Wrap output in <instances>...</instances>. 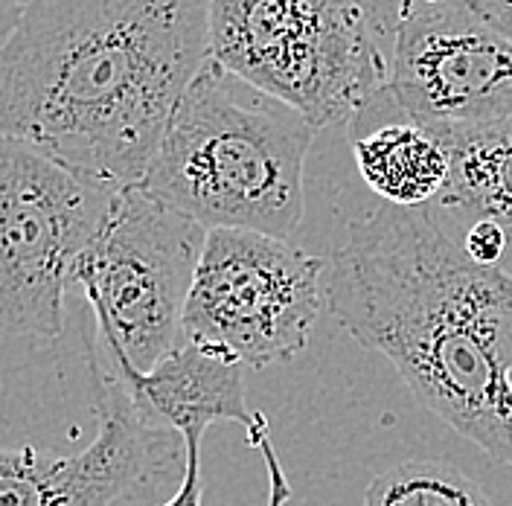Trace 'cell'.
Returning <instances> with one entry per match:
<instances>
[{
    "instance_id": "obj_1",
    "label": "cell",
    "mask_w": 512,
    "mask_h": 506,
    "mask_svg": "<svg viewBox=\"0 0 512 506\" xmlns=\"http://www.w3.org/2000/svg\"><path fill=\"white\" fill-rule=\"evenodd\" d=\"M210 59V0H35L0 44V140L143 184Z\"/></svg>"
},
{
    "instance_id": "obj_2",
    "label": "cell",
    "mask_w": 512,
    "mask_h": 506,
    "mask_svg": "<svg viewBox=\"0 0 512 506\" xmlns=\"http://www.w3.org/2000/svg\"><path fill=\"white\" fill-rule=\"evenodd\" d=\"M326 303L422 408L512 466V277L478 265L434 207L384 204L352 222Z\"/></svg>"
},
{
    "instance_id": "obj_3",
    "label": "cell",
    "mask_w": 512,
    "mask_h": 506,
    "mask_svg": "<svg viewBox=\"0 0 512 506\" xmlns=\"http://www.w3.org/2000/svg\"><path fill=\"white\" fill-rule=\"evenodd\" d=\"M315 126L207 59L175 105L143 190L204 230L288 239L306 207Z\"/></svg>"
},
{
    "instance_id": "obj_4",
    "label": "cell",
    "mask_w": 512,
    "mask_h": 506,
    "mask_svg": "<svg viewBox=\"0 0 512 506\" xmlns=\"http://www.w3.org/2000/svg\"><path fill=\"white\" fill-rule=\"evenodd\" d=\"M210 59L315 131L355 126L387 94V56L358 0H210Z\"/></svg>"
},
{
    "instance_id": "obj_5",
    "label": "cell",
    "mask_w": 512,
    "mask_h": 506,
    "mask_svg": "<svg viewBox=\"0 0 512 506\" xmlns=\"http://www.w3.org/2000/svg\"><path fill=\"white\" fill-rule=\"evenodd\" d=\"M207 230L137 187L117 192L108 219L73 268L96 320V364L149 373L184 344V312Z\"/></svg>"
},
{
    "instance_id": "obj_6",
    "label": "cell",
    "mask_w": 512,
    "mask_h": 506,
    "mask_svg": "<svg viewBox=\"0 0 512 506\" xmlns=\"http://www.w3.org/2000/svg\"><path fill=\"white\" fill-rule=\"evenodd\" d=\"M326 262L288 239L251 230H207L184 341L262 370L309 344L323 303Z\"/></svg>"
},
{
    "instance_id": "obj_7",
    "label": "cell",
    "mask_w": 512,
    "mask_h": 506,
    "mask_svg": "<svg viewBox=\"0 0 512 506\" xmlns=\"http://www.w3.org/2000/svg\"><path fill=\"white\" fill-rule=\"evenodd\" d=\"M120 190L0 140V332L62 335L73 268Z\"/></svg>"
},
{
    "instance_id": "obj_8",
    "label": "cell",
    "mask_w": 512,
    "mask_h": 506,
    "mask_svg": "<svg viewBox=\"0 0 512 506\" xmlns=\"http://www.w3.org/2000/svg\"><path fill=\"white\" fill-rule=\"evenodd\" d=\"M387 94L425 128H486L512 117V41L466 0H399Z\"/></svg>"
},
{
    "instance_id": "obj_9",
    "label": "cell",
    "mask_w": 512,
    "mask_h": 506,
    "mask_svg": "<svg viewBox=\"0 0 512 506\" xmlns=\"http://www.w3.org/2000/svg\"><path fill=\"white\" fill-rule=\"evenodd\" d=\"M96 440L79 454L0 451V506H117L155 489L187 460L184 437L146 422L128 393L96 370Z\"/></svg>"
},
{
    "instance_id": "obj_10",
    "label": "cell",
    "mask_w": 512,
    "mask_h": 506,
    "mask_svg": "<svg viewBox=\"0 0 512 506\" xmlns=\"http://www.w3.org/2000/svg\"><path fill=\"white\" fill-rule=\"evenodd\" d=\"M94 370L111 376L140 416L158 428H169L184 437V443H201L204 431L216 422H239L248 445L262 454L268 469V506H286L291 498L283 463L274 451L268 419L254 411L245 399V367L227 358L210 355L190 341L175 347L149 373L108 370L94 361Z\"/></svg>"
},
{
    "instance_id": "obj_11",
    "label": "cell",
    "mask_w": 512,
    "mask_h": 506,
    "mask_svg": "<svg viewBox=\"0 0 512 506\" xmlns=\"http://www.w3.org/2000/svg\"><path fill=\"white\" fill-rule=\"evenodd\" d=\"M352 158L361 181L384 204L416 210L437 201L451 178L443 140L402 114L373 117L352 128Z\"/></svg>"
},
{
    "instance_id": "obj_12",
    "label": "cell",
    "mask_w": 512,
    "mask_h": 506,
    "mask_svg": "<svg viewBox=\"0 0 512 506\" xmlns=\"http://www.w3.org/2000/svg\"><path fill=\"white\" fill-rule=\"evenodd\" d=\"M451 158L446 192L431 207L448 224L486 219L507 236L501 271L512 277V117L486 128H431Z\"/></svg>"
},
{
    "instance_id": "obj_13",
    "label": "cell",
    "mask_w": 512,
    "mask_h": 506,
    "mask_svg": "<svg viewBox=\"0 0 512 506\" xmlns=\"http://www.w3.org/2000/svg\"><path fill=\"white\" fill-rule=\"evenodd\" d=\"M364 506H492L478 480L463 475L446 460L414 457L376 477Z\"/></svg>"
},
{
    "instance_id": "obj_14",
    "label": "cell",
    "mask_w": 512,
    "mask_h": 506,
    "mask_svg": "<svg viewBox=\"0 0 512 506\" xmlns=\"http://www.w3.org/2000/svg\"><path fill=\"white\" fill-rule=\"evenodd\" d=\"M184 448L187 460L181 486L163 506H201V443H184Z\"/></svg>"
},
{
    "instance_id": "obj_15",
    "label": "cell",
    "mask_w": 512,
    "mask_h": 506,
    "mask_svg": "<svg viewBox=\"0 0 512 506\" xmlns=\"http://www.w3.org/2000/svg\"><path fill=\"white\" fill-rule=\"evenodd\" d=\"M472 12L512 41V0H466Z\"/></svg>"
},
{
    "instance_id": "obj_16",
    "label": "cell",
    "mask_w": 512,
    "mask_h": 506,
    "mask_svg": "<svg viewBox=\"0 0 512 506\" xmlns=\"http://www.w3.org/2000/svg\"><path fill=\"white\" fill-rule=\"evenodd\" d=\"M32 3L35 0H0V32L9 35V32L15 30Z\"/></svg>"
}]
</instances>
